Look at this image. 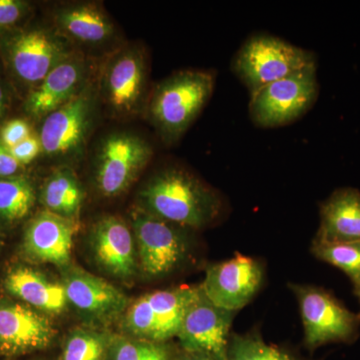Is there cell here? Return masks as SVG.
<instances>
[{
    "label": "cell",
    "mask_w": 360,
    "mask_h": 360,
    "mask_svg": "<svg viewBox=\"0 0 360 360\" xmlns=\"http://www.w3.org/2000/svg\"><path fill=\"white\" fill-rule=\"evenodd\" d=\"M181 360H219V359H213V357L207 356V355L187 354L186 356L184 357V359H181Z\"/></svg>",
    "instance_id": "d6a6232c"
},
{
    "label": "cell",
    "mask_w": 360,
    "mask_h": 360,
    "mask_svg": "<svg viewBox=\"0 0 360 360\" xmlns=\"http://www.w3.org/2000/svg\"><path fill=\"white\" fill-rule=\"evenodd\" d=\"M84 60L70 56L30 92L26 99V111L35 117L51 115L84 89Z\"/></svg>",
    "instance_id": "ac0fdd59"
},
{
    "label": "cell",
    "mask_w": 360,
    "mask_h": 360,
    "mask_svg": "<svg viewBox=\"0 0 360 360\" xmlns=\"http://www.w3.org/2000/svg\"><path fill=\"white\" fill-rule=\"evenodd\" d=\"M319 94L316 63L265 85L250 96L251 122L262 129H276L300 120Z\"/></svg>",
    "instance_id": "277c9868"
},
{
    "label": "cell",
    "mask_w": 360,
    "mask_h": 360,
    "mask_svg": "<svg viewBox=\"0 0 360 360\" xmlns=\"http://www.w3.org/2000/svg\"><path fill=\"white\" fill-rule=\"evenodd\" d=\"M78 227L77 220L44 210L35 215L26 227L23 253L37 264H52L65 269L70 265Z\"/></svg>",
    "instance_id": "5bb4252c"
},
{
    "label": "cell",
    "mask_w": 360,
    "mask_h": 360,
    "mask_svg": "<svg viewBox=\"0 0 360 360\" xmlns=\"http://www.w3.org/2000/svg\"><path fill=\"white\" fill-rule=\"evenodd\" d=\"M200 293V286L181 285L151 291L129 303L123 328L139 340L165 343L177 338L186 310Z\"/></svg>",
    "instance_id": "5b68a950"
},
{
    "label": "cell",
    "mask_w": 360,
    "mask_h": 360,
    "mask_svg": "<svg viewBox=\"0 0 360 360\" xmlns=\"http://www.w3.org/2000/svg\"><path fill=\"white\" fill-rule=\"evenodd\" d=\"M27 4L20 0H0V28L15 25L26 13Z\"/></svg>",
    "instance_id": "f1b7e54d"
},
{
    "label": "cell",
    "mask_w": 360,
    "mask_h": 360,
    "mask_svg": "<svg viewBox=\"0 0 360 360\" xmlns=\"http://www.w3.org/2000/svg\"><path fill=\"white\" fill-rule=\"evenodd\" d=\"M4 288L20 302L46 315L60 314L68 305L63 283L32 267L11 270L4 279Z\"/></svg>",
    "instance_id": "d6986e66"
},
{
    "label": "cell",
    "mask_w": 360,
    "mask_h": 360,
    "mask_svg": "<svg viewBox=\"0 0 360 360\" xmlns=\"http://www.w3.org/2000/svg\"><path fill=\"white\" fill-rule=\"evenodd\" d=\"M139 200L144 212L189 229L213 224L224 208L215 189L175 167L156 172L142 187Z\"/></svg>",
    "instance_id": "6da1fadb"
},
{
    "label": "cell",
    "mask_w": 360,
    "mask_h": 360,
    "mask_svg": "<svg viewBox=\"0 0 360 360\" xmlns=\"http://www.w3.org/2000/svg\"><path fill=\"white\" fill-rule=\"evenodd\" d=\"M146 61L139 49H125L111 59L104 75L106 101L118 115L139 110L146 86Z\"/></svg>",
    "instance_id": "e0dca14e"
},
{
    "label": "cell",
    "mask_w": 360,
    "mask_h": 360,
    "mask_svg": "<svg viewBox=\"0 0 360 360\" xmlns=\"http://www.w3.org/2000/svg\"><path fill=\"white\" fill-rule=\"evenodd\" d=\"M234 314L213 304L200 290L186 310L177 335L184 352L225 360Z\"/></svg>",
    "instance_id": "30bf717a"
},
{
    "label": "cell",
    "mask_w": 360,
    "mask_h": 360,
    "mask_svg": "<svg viewBox=\"0 0 360 360\" xmlns=\"http://www.w3.org/2000/svg\"><path fill=\"white\" fill-rule=\"evenodd\" d=\"M354 293H355V295L357 296V297H359V303H360V284L359 286H356V288H354ZM360 315V314H359Z\"/></svg>",
    "instance_id": "836d02e7"
},
{
    "label": "cell",
    "mask_w": 360,
    "mask_h": 360,
    "mask_svg": "<svg viewBox=\"0 0 360 360\" xmlns=\"http://www.w3.org/2000/svg\"><path fill=\"white\" fill-rule=\"evenodd\" d=\"M54 335L49 315L23 302L0 300V354L13 356L44 349Z\"/></svg>",
    "instance_id": "4fadbf2b"
},
{
    "label": "cell",
    "mask_w": 360,
    "mask_h": 360,
    "mask_svg": "<svg viewBox=\"0 0 360 360\" xmlns=\"http://www.w3.org/2000/svg\"><path fill=\"white\" fill-rule=\"evenodd\" d=\"M319 215L321 224L314 240L360 241V193L356 188L336 189L321 203Z\"/></svg>",
    "instance_id": "ffe728a7"
},
{
    "label": "cell",
    "mask_w": 360,
    "mask_h": 360,
    "mask_svg": "<svg viewBox=\"0 0 360 360\" xmlns=\"http://www.w3.org/2000/svg\"><path fill=\"white\" fill-rule=\"evenodd\" d=\"M21 165L15 160L11 149L0 142V179L15 176Z\"/></svg>",
    "instance_id": "4dcf8cb0"
},
{
    "label": "cell",
    "mask_w": 360,
    "mask_h": 360,
    "mask_svg": "<svg viewBox=\"0 0 360 360\" xmlns=\"http://www.w3.org/2000/svg\"><path fill=\"white\" fill-rule=\"evenodd\" d=\"M300 304L304 342L309 349L330 342H352L359 333L360 315L347 309L333 293L311 285L290 284Z\"/></svg>",
    "instance_id": "52a82bcc"
},
{
    "label": "cell",
    "mask_w": 360,
    "mask_h": 360,
    "mask_svg": "<svg viewBox=\"0 0 360 360\" xmlns=\"http://www.w3.org/2000/svg\"><path fill=\"white\" fill-rule=\"evenodd\" d=\"M111 340L94 329H75L66 338L59 360H106Z\"/></svg>",
    "instance_id": "d4e9b609"
},
{
    "label": "cell",
    "mask_w": 360,
    "mask_h": 360,
    "mask_svg": "<svg viewBox=\"0 0 360 360\" xmlns=\"http://www.w3.org/2000/svg\"><path fill=\"white\" fill-rule=\"evenodd\" d=\"M63 271L68 303L80 314L90 321H108L124 314L129 298L108 281L71 264Z\"/></svg>",
    "instance_id": "7c38bea8"
},
{
    "label": "cell",
    "mask_w": 360,
    "mask_h": 360,
    "mask_svg": "<svg viewBox=\"0 0 360 360\" xmlns=\"http://www.w3.org/2000/svg\"><path fill=\"white\" fill-rule=\"evenodd\" d=\"M90 246L96 264L110 276L129 281L139 271L134 232L120 217L98 220L90 233Z\"/></svg>",
    "instance_id": "2e32d148"
},
{
    "label": "cell",
    "mask_w": 360,
    "mask_h": 360,
    "mask_svg": "<svg viewBox=\"0 0 360 360\" xmlns=\"http://www.w3.org/2000/svg\"><path fill=\"white\" fill-rule=\"evenodd\" d=\"M71 56L68 46L44 30L21 32L11 39L8 58L16 75L27 84H37Z\"/></svg>",
    "instance_id": "9a60e30c"
},
{
    "label": "cell",
    "mask_w": 360,
    "mask_h": 360,
    "mask_svg": "<svg viewBox=\"0 0 360 360\" xmlns=\"http://www.w3.org/2000/svg\"><path fill=\"white\" fill-rule=\"evenodd\" d=\"M264 281V267L255 258L236 255L206 269L200 290L213 304L238 311L252 300Z\"/></svg>",
    "instance_id": "9c48e42d"
},
{
    "label": "cell",
    "mask_w": 360,
    "mask_h": 360,
    "mask_svg": "<svg viewBox=\"0 0 360 360\" xmlns=\"http://www.w3.org/2000/svg\"><path fill=\"white\" fill-rule=\"evenodd\" d=\"M94 104V92L86 84L68 103L45 116L39 136L44 153L63 158L79 150L91 124Z\"/></svg>",
    "instance_id": "8fae6325"
},
{
    "label": "cell",
    "mask_w": 360,
    "mask_h": 360,
    "mask_svg": "<svg viewBox=\"0 0 360 360\" xmlns=\"http://www.w3.org/2000/svg\"><path fill=\"white\" fill-rule=\"evenodd\" d=\"M6 108V91H4V87L0 84V118L4 115V111Z\"/></svg>",
    "instance_id": "1f68e13d"
},
{
    "label": "cell",
    "mask_w": 360,
    "mask_h": 360,
    "mask_svg": "<svg viewBox=\"0 0 360 360\" xmlns=\"http://www.w3.org/2000/svg\"><path fill=\"white\" fill-rule=\"evenodd\" d=\"M153 155L146 139L131 134H115L104 139L96 161V184L108 198L124 193Z\"/></svg>",
    "instance_id": "ba28073f"
},
{
    "label": "cell",
    "mask_w": 360,
    "mask_h": 360,
    "mask_svg": "<svg viewBox=\"0 0 360 360\" xmlns=\"http://www.w3.org/2000/svg\"><path fill=\"white\" fill-rule=\"evenodd\" d=\"M56 20L65 34L84 44H103L115 32V26L108 14L94 4L63 7L56 13Z\"/></svg>",
    "instance_id": "44dd1931"
},
{
    "label": "cell",
    "mask_w": 360,
    "mask_h": 360,
    "mask_svg": "<svg viewBox=\"0 0 360 360\" xmlns=\"http://www.w3.org/2000/svg\"><path fill=\"white\" fill-rule=\"evenodd\" d=\"M32 135L30 124L23 120H11L0 131V142L8 149L25 141Z\"/></svg>",
    "instance_id": "83f0119b"
},
{
    "label": "cell",
    "mask_w": 360,
    "mask_h": 360,
    "mask_svg": "<svg viewBox=\"0 0 360 360\" xmlns=\"http://www.w3.org/2000/svg\"><path fill=\"white\" fill-rule=\"evenodd\" d=\"M41 150V143H40L39 137L32 134L25 141L11 149V153L21 165L32 162Z\"/></svg>",
    "instance_id": "f546056e"
},
{
    "label": "cell",
    "mask_w": 360,
    "mask_h": 360,
    "mask_svg": "<svg viewBox=\"0 0 360 360\" xmlns=\"http://www.w3.org/2000/svg\"><path fill=\"white\" fill-rule=\"evenodd\" d=\"M215 86L212 71H177L161 80L148 103L153 127L167 143H174L186 134L210 101Z\"/></svg>",
    "instance_id": "7a4b0ae2"
},
{
    "label": "cell",
    "mask_w": 360,
    "mask_h": 360,
    "mask_svg": "<svg viewBox=\"0 0 360 360\" xmlns=\"http://www.w3.org/2000/svg\"><path fill=\"white\" fill-rule=\"evenodd\" d=\"M35 200L34 187L26 177L0 179V219L11 222L25 219Z\"/></svg>",
    "instance_id": "603a6c76"
},
{
    "label": "cell",
    "mask_w": 360,
    "mask_h": 360,
    "mask_svg": "<svg viewBox=\"0 0 360 360\" xmlns=\"http://www.w3.org/2000/svg\"><path fill=\"white\" fill-rule=\"evenodd\" d=\"M40 198L45 210L65 219L77 220L84 193L75 172L70 168H60L44 182Z\"/></svg>",
    "instance_id": "7402d4cb"
},
{
    "label": "cell",
    "mask_w": 360,
    "mask_h": 360,
    "mask_svg": "<svg viewBox=\"0 0 360 360\" xmlns=\"http://www.w3.org/2000/svg\"><path fill=\"white\" fill-rule=\"evenodd\" d=\"M225 360H296L276 345H269L257 333L231 335Z\"/></svg>",
    "instance_id": "484cf974"
},
{
    "label": "cell",
    "mask_w": 360,
    "mask_h": 360,
    "mask_svg": "<svg viewBox=\"0 0 360 360\" xmlns=\"http://www.w3.org/2000/svg\"><path fill=\"white\" fill-rule=\"evenodd\" d=\"M316 63L314 52L260 32L250 35L231 60V70L250 96L265 85Z\"/></svg>",
    "instance_id": "3957f363"
},
{
    "label": "cell",
    "mask_w": 360,
    "mask_h": 360,
    "mask_svg": "<svg viewBox=\"0 0 360 360\" xmlns=\"http://www.w3.org/2000/svg\"><path fill=\"white\" fill-rule=\"evenodd\" d=\"M311 252L321 262L345 272L354 288L360 284V241L322 243L312 241Z\"/></svg>",
    "instance_id": "cb8c5ba5"
},
{
    "label": "cell",
    "mask_w": 360,
    "mask_h": 360,
    "mask_svg": "<svg viewBox=\"0 0 360 360\" xmlns=\"http://www.w3.org/2000/svg\"><path fill=\"white\" fill-rule=\"evenodd\" d=\"M131 224L139 269L144 276L161 278L186 262L188 229L158 219L141 208L132 212Z\"/></svg>",
    "instance_id": "8992f818"
},
{
    "label": "cell",
    "mask_w": 360,
    "mask_h": 360,
    "mask_svg": "<svg viewBox=\"0 0 360 360\" xmlns=\"http://www.w3.org/2000/svg\"><path fill=\"white\" fill-rule=\"evenodd\" d=\"M106 360H172L165 343L115 338L111 340Z\"/></svg>",
    "instance_id": "4316f807"
}]
</instances>
